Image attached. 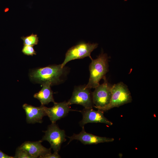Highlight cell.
Segmentation results:
<instances>
[{
  "label": "cell",
  "mask_w": 158,
  "mask_h": 158,
  "mask_svg": "<svg viewBox=\"0 0 158 158\" xmlns=\"http://www.w3.org/2000/svg\"><path fill=\"white\" fill-rule=\"evenodd\" d=\"M51 85L49 83L43 84L40 90L34 95V97L39 100L42 105L47 104L50 102H55L53 97V92L50 87Z\"/></svg>",
  "instance_id": "cell-13"
},
{
  "label": "cell",
  "mask_w": 158,
  "mask_h": 158,
  "mask_svg": "<svg viewBox=\"0 0 158 158\" xmlns=\"http://www.w3.org/2000/svg\"><path fill=\"white\" fill-rule=\"evenodd\" d=\"M132 98L127 86L122 82L113 85L110 104L106 111L131 102Z\"/></svg>",
  "instance_id": "cell-4"
},
{
  "label": "cell",
  "mask_w": 158,
  "mask_h": 158,
  "mask_svg": "<svg viewBox=\"0 0 158 158\" xmlns=\"http://www.w3.org/2000/svg\"><path fill=\"white\" fill-rule=\"evenodd\" d=\"M15 158H34L26 150L18 147L16 150L15 156Z\"/></svg>",
  "instance_id": "cell-15"
},
{
  "label": "cell",
  "mask_w": 158,
  "mask_h": 158,
  "mask_svg": "<svg viewBox=\"0 0 158 158\" xmlns=\"http://www.w3.org/2000/svg\"><path fill=\"white\" fill-rule=\"evenodd\" d=\"M82 128L81 131L79 133H74L72 136L68 137L69 139L68 144L73 140H79L84 145L111 142L114 140L113 138L100 137L87 133L85 131L84 127H82Z\"/></svg>",
  "instance_id": "cell-10"
},
{
  "label": "cell",
  "mask_w": 158,
  "mask_h": 158,
  "mask_svg": "<svg viewBox=\"0 0 158 158\" xmlns=\"http://www.w3.org/2000/svg\"><path fill=\"white\" fill-rule=\"evenodd\" d=\"M45 107L42 105L40 107H35L25 104L23 105L26 116V121L28 123H41L42 122V118L47 116Z\"/></svg>",
  "instance_id": "cell-11"
},
{
  "label": "cell",
  "mask_w": 158,
  "mask_h": 158,
  "mask_svg": "<svg viewBox=\"0 0 158 158\" xmlns=\"http://www.w3.org/2000/svg\"><path fill=\"white\" fill-rule=\"evenodd\" d=\"M21 38L23 41L24 45L33 46L37 44L39 42V37L37 35L33 33L26 37L23 36Z\"/></svg>",
  "instance_id": "cell-14"
},
{
  "label": "cell",
  "mask_w": 158,
  "mask_h": 158,
  "mask_svg": "<svg viewBox=\"0 0 158 158\" xmlns=\"http://www.w3.org/2000/svg\"><path fill=\"white\" fill-rule=\"evenodd\" d=\"M54 104V106L52 107H45L47 116H48L51 123H56L57 121L65 117L70 111H81L71 109L70 105L66 101L59 103L55 102Z\"/></svg>",
  "instance_id": "cell-9"
},
{
  "label": "cell",
  "mask_w": 158,
  "mask_h": 158,
  "mask_svg": "<svg viewBox=\"0 0 158 158\" xmlns=\"http://www.w3.org/2000/svg\"><path fill=\"white\" fill-rule=\"evenodd\" d=\"M44 132L45 135L41 140L48 141L50 148L54 151L59 152L62 144L66 140L65 131L60 128L56 123H51Z\"/></svg>",
  "instance_id": "cell-6"
},
{
  "label": "cell",
  "mask_w": 158,
  "mask_h": 158,
  "mask_svg": "<svg viewBox=\"0 0 158 158\" xmlns=\"http://www.w3.org/2000/svg\"><path fill=\"white\" fill-rule=\"evenodd\" d=\"M61 156L58 154V152L54 151L53 153H51L42 157L41 158H60Z\"/></svg>",
  "instance_id": "cell-17"
},
{
  "label": "cell",
  "mask_w": 158,
  "mask_h": 158,
  "mask_svg": "<svg viewBox=\"0 0 158 158\" xmlns=\"http://www.w3.org/2000/svg\"><path fill=\"white\" fill-rule=\"evenodd\" d=\"M13 157L8 156L0 151V158H13Z\"/></svg>",
  "instance_id": "cell-18"
},
{
  "label": "cell",
  "mask_w": 158,
  "mask_h": 158,
  "mask_svg": "<svg viewBox=\"0 0 158 158\" xmlns=\"http://www.w3.org/2000/svg\"><path fill=\"white\" fill-rule=\"evenodd\" d=\"M65 72L64 68L61 64L50 65L32 70L30 73L32 81L43 84L49 83L51 85L58 84Z\"/></svg>",
  "instance_id": "cell-1"
},
{
  "label": "cell",
  "mask_w": 158,
  "mask_h": 158,
  "mask_svg": "<svg viewBox=\"0 0 158 158\" xmlns=\"http://www.w3.org/2000/svg\"><path fill=\"white\" fill-rule=\"evenodd\" d=\"M97 43H90L81 42L70 48L67 51L65 59L61 64L64 67L66 64L69 61L78 59H82L86 57H89L92 59L91 56V52L98 46Z\"/></svg>",
  "instance_id": "cell-5"
},
{
  "label": "cell",
  "mask_w": 158,
  "mask_h": 158,
  "mask_svg": "<svg viewBox=\"0 0 158 158\" xmlns=\"http://www.w3.org/2000/svg\"><path fill=\"white\" fill-rule=\"evenodd\" d=\"M89 69L90 77L85 87L89 89L95 88L99 85L100 80L106 77V74L108 72V57L107 54L102 52L96 59H92Z\"/></svg>",
  "instance_id": "cell-2"
},
{
  "label": "cell",
  "mask_w": 158,
  "mask_h": 158,
  "mask_svg": "<svg viewBox=\"0 0 158 158\" xmlns=\"http://www.w3.org/2000/svg\"><path fill=\"white\" fill-rule=\"evenodd\" d=\"M103 79L104 83L95 88L92 97L93 106L104 111L111 101L113 85L108 82L106 77Z\"/></svg>",
  "instance_id": "cell-3"
},
{
  "label": "cell",
  "mask_w": 158,
  "mask_h": 158,
  "mask_svg": "<svg viewBox=\"0 0 158 158\" xmlns=\"http://www.w3.org/2000/svg\"><path fill=\"white\" fill-rule=\"evenodd\" d=\"M22 52L25 55L28 56H33L36 54L33 46L24 45Z\"/></svg>",
  "instance_id": "cell-16"
},
{
  "label": "cell",
  "mask_w": 158,
  "mask_h": 158,
  "mask_svg": "<svg viewBox=\"0 0 158 158\" xmlns=\"http://www.w3.org/2000/svg\"><path fill=\"white\" fill-rule=\"evenodd\" d=\"M90 89L85 86H80L75 88L71 98L67 102L69 105L79 104L84 108H92L93 106L92 93Z\"/></svg>",
  "instance_id": "cell-7"
},
{
  "label": "cell",
  "mask_w": 158,
  "mask_h": 158,
  "mask_svg": "<svg viewBox=\"0 0 158 158\" xmlns=\"http://www.w3.org/2000/svg\"><path fill=\"white\" fill-rule=\"evenodd\" d=\"M40 140L36 142L26 141L19 147L26 150L34 158L42 157L51 153V148H47L43 146Z\"/></svg>",
  "instance_id": "cell-12"
},
{
  "label": "cell",
  "mask_w": 158,
  "mask_h": 158,
  "mask_svg": "<svg viewBox=\"0 0 158 158\" xmlns=\"http://www.w3.org/2000/svg\"><path fill=\"white\" fill-rule=\"evenodd\" d=\"M80 112L83 118L79 122L80 126L82 127L89 123H102L108 126H111L113 123L104 116V111L98 109L95 110L92 108H84Z\"/></svg>",
  "instance_id": "cell-8"
}]
</instances>
